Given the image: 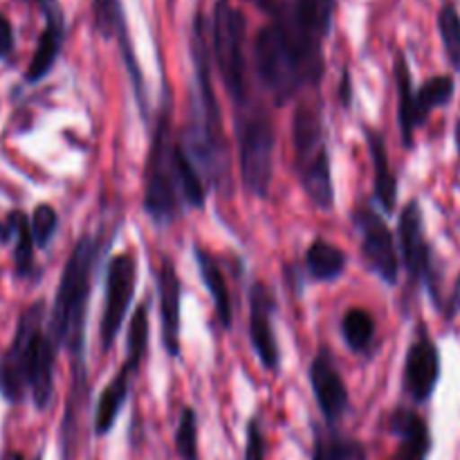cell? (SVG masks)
<instances>
[{"label": "cell", "instance_id": "18", "mask_svg": "<svg viewBox=\"0 0 460 460\" xmlns=\"http://www.w3.org/2000/svg\"><path fill=\"white\" fill-rule=\"evenodd\" d=\"M389 431L398 438L395 460H427L431 454V431L420 413L395 409L389 418Z\"/></svg>", "mask_w": 460, "mask_h": 460}, {"label": "cell", "instance_id": "14", "mask_svg": "<svg viewBox=\"0 0 460 460\" xmlns=\"http://www.w3.org/2000/svg\"><path fill=\"white\" fill-rule=\"evenodd\" d=\"M274 301L272 290L265 283L256 281L250 288V341L252 349L259 355V362L268 371H279L281 364V350H279L277 335H274Z\"/></svg>", "mask_w": 460, "mask_h": 460}, {"label": "cell", "instance_id": "27", "mask_svg": "<svg viewBox=\"0 0 460 460\" xmlns=\"http://www.w3.org/2000/svg\"><path fill=\"white\" fill-rule=\"evenodd\" d=\"M395 85H398V121H400V133H402V144L407 148L413 146V133H416V121H413V79L409 63L404 54L395 57L394 66Z\"/></svg>", "mask_w": 460, "mask_h": 460}, {"label": "cell", "instance_id": "37", "mask_svg": "<svg viewBox=\"0 0 460 460\" xmlns=\"http://www.w3.org/2000/svg\"><path fill=\"white\" fill-rule=\"evenodd\" d=\"M458 313H460V277L456 281V288H454V295H452V299H449L445 314H447V319H454Z\"/></svg>", "mask_w": 460, "mask_h": 460}, {"label": "cell", "instance_id": "35", "mask_svg": "<svg viewBox=\"0 0 460 460\" xmlns=\"http://www.w3.org/2000/svg\"><path fill=\"white\" fill-rule=\"evenodd\" d=\"M245 460H265V434L263 429H261L259 418H252V420L247 422Z\"/></svg>", "mask_w": 460, "mask_h": 460}, {"label": "cell", "instance_id": "17", "mask_svg": "<svg viewBox=\"0 0 460 460\" xmlns=\"http://www.w3.org/2000/svg\"><path fill=\"white\" fill-rule=\"evenodd\" d=\"M157 301H160L162 344L171 358H180V319H182V286L169 259L162 261L157 274Z\"/></svg>", "mask_w": 460, "mask_h": 460}, {"label": "cell", "instance_id": "19", "mask_svg": "<svg viewBox=\"0 0 460 460\" xmlns=\"http://www.w3.org/2000/svg\"><path fill=\"white\" fill-rule=\"evenodd\" d=\"M364 137H367L368 153H371L373 193H376V200L386 214H394L395 202H398V180H395L394 169H391L386 142L382 137V133L368 128V126L364 128Z\"/></svg>", "mask_w": 460, "mask_h": 460}, {"label": "cell", "instance_id": "11", "mask_svg": "<svg viewBox=\"0 0 460 460\" xmlns=\"http://www.w3.org/2000/svg\"><path fill=\"white\" fill-rule=\"evenodd\" d=\"M400 236V256H402L404 270L409 274L411 286H418L420 281L427 283L429 295L436 304L440 305L438 295V279H436L434 256H431V247L425 236V220H422V209L418 200H411L400 214L398 225Z\"/></svg>", "mask_w": 460, "mask_h": 460}, {"label": "cell", "instance_id": "13", "mask_svg": "<svg viewBox=\"0 0 460 460\" xmlns=\"http://www.w3.org/2000/svg\"><path fill=\"white\" fill-rule=\"evenodd\" d=\"M310 386L323 420L335 427L349 411V389L328 346H322L310 364Z\"/></svg>", "mask_w": 460, "mask_h": 460}, {"label": "cell", "instance_id": "8", "mask_svg": "<svg viewBox=\"0 0 460 460\" xmlns=\"http://www.w3.org/2000/svg\"><path fill=\"white\" fill-rule=\"evenodd\" d=\"M337 0H279L272 21L310 52H322ZM323 54V52H322Z\"/></svg>", "mask_w": 460, "mask_h": 460}, {"label": "cell", "instance_id": "40", "mask_svg": "<svg viewBox=\"0 0 460 460\" xmlns=\"http://www.w3.org/2000/svg\"><path fill=\"white\" fill-rule=\"evenodd\" d=\"M34 460H43V452H40V454H39V456H36Z\"/></svg>", "mask_w": 460, "mask_h": 460}, {"label": "cell", "instance_id": "2", "mask_svg": "<svg viewBox=\"0 0 460 460\" xmlns=\"http://www.w3.org/2000/svg\"><path fill=\"white\" fill-rule=\"evenodd\" d=\"M99 256H102V238L84 234L63 265L61 281L49 313V337L54 346L70 350L76 364H81L84 358L85 314H88V299L93 292Z\"/></svg>", "mask_w": 460, "mask_h": 460}, {"label": "cell", "instance_id": "7", "mask_svg": "<svg viewBox=\"0 0 460 460\" xmlns=\"http://www.w3.org/2000/svg\"><path fill=\"white\" fill-rule=\"evenodd\" d=\"M48 308L45 301H36L21 314L12 344L0 358V398L9 404H21L27 391V355L30 340L40 326H45Z\"/></svg>", "mask_w": 460, "mask_h": 460}, {"label": "cell", "instance_id": "22", "mask_svg": "<svg viewBox=\"0 0 460 460\" xmlns=\"http://www.w3.org/2000/svg\"><path fill=\"white\" fill-rule=\"evenodd\" d=\"M292 144H295L296 164L326 148L322 115L317 112V108L308 106V103L296 106L295 119H292Z\"/></svg>", "mask_w": 460, "mask_h": 460}, {"label": "cell", "instance_id": "12", "mask_svg": "<svg viewBox=\"0 0 460 460\" xmlns=\"http://www.w3.org/2000/svg\"><path fill=\"white\" fill-rule=\"evenodd\" d=\"M440 382V350L434 344L425 326L418 328L413 344L409 346L404 359L402 389L413 402H429Z\"/></svg>", "mask_w": 460, "mask_h": 460}, {"label": "cell", "instance_id": "28", "mask_svg": "<svg viewBox=\"0 0 460 460\" xmlns=\"http://www.w3.org/2000/svg\"><path fill=\"white\" fill-rule=\"evenodd\" d=\"M313 460H368V456L367 447L358 438L328 429L314 434Z\"/></svg>", "mask_w": 460, "mask_h": 460}, {"label": "cell", "instance_id": "16", "mask_svg": "<svg viewBox=\"0 0 460 460\" xmlns=\"http://www.w3.org/2000/svg\"><path fill=\"white\" fill-rule=\"evenodd\" d=\"M57 350L49 332H45V326L31 335L30 355H27V391L31 394V402L39 411H45L52 404Z\"/></svg>", "mask_w": 460, "mask_h": 460}, {"label": "cell", "instance_id": "9", "mask_svg": "<svg viewBox=\"0 0 460 460\" xmlns=\"http://www.w3.org/2000/svg\"><path fill=\"white\" fill-rule=\"evenodd\" d=\"M135 281H137V265H135L133 254H119L108 263L106 296H103V313L99 322V340H102L103 353L115 346L121 323L133 304Z\"/></svg>", "mask_w": 460, "mask_h": 460}, {"label": "cell", "instance_id": "6", "mask_svg": "<svg viewBox=\"0 0 460 460\" xmlns=\"http://www.w3.org/2000/svg\"><path fill=\"white\" fill-rule=\"evenodd\" d=\"M173 135L169 126V112H162L153 133L148 151L146 171H144V209L155 225H171L182 211L178 182L173 169Z\"/></svg>", "mask_w": 460, "mask_h": 460}, {"label": "cell", "instance_id": "39", "mask_svg": "<svg viewBox=\"0 0 460 460\" xmlns=\"http://www.w3.org/2000/svg\"><path fill=\"white\" fill-rule=\"evenodd\" d=\"M341 97H344V103H350V81H349V75H344V79H341Z\"/></svg>", "mask_w": 460, "mask_h": 460}, {"label": "cell", "instance_id": "25", "mask_svg": "<svg viewBox=\"0 0 460 460\" xmlns=\"http://www.w3.org/2000/svg\"><path fill=\"white\" fill-rule=\"evenodd\" d=\"M454 79L449 75L431 76L427 79L420 88L413 93V121H416V128L427 124L431 111L440 106H447L454 99Z\"/></svg>", "mask_w": 460, "mask_h": 460}, {"label": "cell", "instance_id": "3", "mask_svg": "<svg viewBox=\"0 0 460 460\" xmlns=\"http://www.w3.org/2000/svg\"><path fill=\"white\" fill-rule=\"evenodd\" d=\"M252 57L256 76L277 103L290 102L305 85L322 84L323 58L304 52L274 22L259 30Z\"/></svg>", "mask_w": 460, "mask_h": 460}, {"label": "cell", "instance_id": "1", "mask_svg": "<svg viewBox=\"0 0 460 460\" xmlns=\"http://www.w3.org/2000/svg\"><path fill=\"white\" fill-rule=\"evenodd\" d=\"M191 58L196 70V94L191 103V124L187 130V155L196 169L214 178L216 187H223L229 175V146L225 139L223 115L211 79V48L207 39L205 13L198 12L191 27Z\"/></svg>", "mask_w": 460, "mask_h": 460}, {"label": "cell", "instance_id": "33", "mask_svg": "<svg viewBox=\"0 0 460 460\" xmlns=\"http://www.w3.org/2000/svg\"><path fill=\"white\" fill-rule=\"evenodd\" d=\"M175 452L182 460H198V413L184 407L175 429Z\"/></svg>", "mask_w": 460, "mask_h": 460}, {"label": "cell", "instance_id": "32", "mask_svg": "<svg viewBox=\"0 0 460 460\" xmlns=\"http://www.w3.org/2000/svg\"><path fill=\"white\" fill-rule=\"evenodd\" d=\"M13 272L18 279H30L34 274V238H31L30 218L25 214L18 220L16 236H13Z\"/></svg>", "mask_w": 460, "mask_h": 460}, {"label": "cell", "instance_id": "24", "mask_svg": "<svg viewBox=\"0 0 460 460\" xmlns=\"http://www.w3.org/2000/svg\"><path fill=\"white\" fill-rule=\"evenodd\" d=\"M305 270L322 283L337 281L346 270V254L341 247L332 245L326 238H317L305 252Z\"/></svg>", "mask_w": 460, "mask_h": 460}, {"label": "cell", "instance_id": "21", "mask_svg": "<svg viewBox=\"0 0 460 460\" xmlns=\"http://www.w3.org/2000/svg\"><path fill=\"white\" fill-rule=\"evenodd\" d=\"M196 256L198 270H200V279L205 283L207 292L211 295V301L216 305V314H218V322L225 331H229L234 323V304H232V292H229L227 281H225V274L220 270V265L216 263L214 256L209 254L202 247L193 250Z\"/></svg>", "mask_w": 460, "mask_h": 460}, {"label": "cell", "instance_id": "4", "mask_svg": "<svg viewBox=\"0 0 460 460\" xmlns=\"http://www.w3.org/2000/svg\"><path fill=\"white\" fill-rule=\"evenodd\" d=\"M236 146L241 178L247 191L256 198H268L274 178V133L272 117L263 106L247 99L236 106Z\"/></svg>", "mask_w": 460, "mask_h": 460}, {"label": "cell", "instance_id": "15", "mask_svg": "<svg viewBox=\"0 0 460 460\" xmlns=\"http://www.w3.org/2000/svg\"><path fill=\"white\" fill-rule=\"evenodd\" d=\"M36 7L45 16V27L40 31L34 54H31L30 66H27V84H39L40 79H45L52 72L58 54H61L63 40H66V16H63L58 0H40Z\"/></svg>", "mask_w": 460, "mask_h": 460}, {"label": "cell", "instance_id": "23", "mask_svg": "<svg viewBox=\"0 0 460 460\" xmlns=\"http://www.w3.org/2000/svg\"><path fill=\"white\" fill-rule=\"evenodd\" d=\"M130 376L133 373L126 367H121L119 373L108 382L106 389L99 395L97 409H94V434L97 436L111 434V429L115 427L117 416H119L121 407H124L126 398H128Z\"/></svg>", "mask_w": 460, "mask_h": 460}, {"label": "cell", "instance_id": "31", "mask_svg": "<svg viewBox=\"0 0 460 460\" xmlns=\"http://www.w3.org/2000/svg\"><path fill=\"white\" fill-rule=\"evenodd\" d=\"M438 31L445 54L454 70H460V12L454 3H445L438 12Z\"/></svg>", "mask_w": 460, "mask_h": 460}, {"label": "cell", "instance_id": "36", "mask_svg": "<svg viewBox=\"0 0 460 460\" xmlns=\"http://www.w3.org/2000/svg\"><path fill=\"white\" fill-rule=\"evenodd\" d=\"M13 45H16V36H13L12 21H9L4 13H0V58H9L13 52Z\"/></svg>", "mask_w": 460, "mask_h": 460}, {"label": "cell", "instance_id": "41", "mask_svg": "<svg viewBox=\"0 0 460 460\" xmlns=\"http://www.w3.org/2000/svg\"><path fill=\"white\" fill-rule=\"evenodd\" d=\"M25 3H34L36 4V3H39V0H25Z\"/></svg>", "mask_w": 460, "mask_h": 460}, {"label": "cell", "instance_id": "34", "mask_svg": "<svg viewBox=\"0 0 460 460\" xmlns=\"http://www.w3.org/2000/svg\"><path fill=\"white\" fill-rule=\"evenodd\" d=\"M30 229H31V238H34V245L39 247V250L49 247V243L54 241L58 229V216L57 211H54V207L49 205L36 207V209L31 211Z\"/></svg>", "mask_w": 460, "mask_h": 460}, {"label": "cell", "instance_id": "20", "mask_svg": "<svg viewBox=\"0 0 460 460\" xmlns=\"http://www.w3.org/2000/svg\"><path fill=\"white\" fill-rule=\"evenodd\" d=\"M299 182L313 205L322 211H331L335 207V187H332V169L328 148H322L308 157L305 162H299Z\"/></svg>", "mask_w": 460, "mask_h": 460}, {"label": "cell", "instance_id": "5", "mask_svg": "<svg viewBox=\"0 0 460 460\" xmlns=\"http://www.w3.org/2000/svg\"><path fill=\"white\" fill-rule=\"evenodd\" d=\"M211 52H214L216 67L223 79L225 90L234 99L236 106L250 99V84H247V54H245V13L234 7L229 0H216L211 13Z\"/></svg>", "mask_w": 460, "mask_h": 460}, {"label": "cell", "instance_id": "10", "mask_svg": "<svg viewBox=\"0 0 460 460\" xmlns=\"http://www.w3.org/2000/svg\"><path fill=\"white\" fill-rule=\"evenodd\" d=\"M353 225L362 238V256L368 270L386 286H395L400 277V256L386 220L371 205H359L353 209Z\"/></svg>", "mask_w": 460, "mask_h": 460}, {"label": "cell", "instance_id": "30", "mask_svg": "<svg viewBox=\"0 0 460 460\" xmlns=\"http://www.w3.org/2000/svg\"><path fill=\"white\" fill-rule=\"evenodd\" d=\"M148 350V301L139 304L135 310L133 319H130L128 335H126V364L130 373L137 371L142 367L144 358Z\"/></svg>", "mask_w": 460, "mask_h": 460}, {"label": "cell", "instance_id": "29", "mask_svg": "<svg viewBox=\"0 0 460 460\" xmlns=\"http://www.w3.org/2000/svg\"><path fill=\"white\" fill-rule=\"evenodd\" d=\"M341 337H344L346 346L353 353L367 355L373 349V340H376V319L368 310L364 308H350L349 313L341 317Z\"/></svg>", "mask_w": 460, "mask_h": 460}, {"label": "cell", "instance_id": "38", "mask_svg": "<svg viewBox=\"0 0 460 460\" xmlns=\"http://www.w3.org/2000/svg\"><path fill=\"white\" fill-rule=\"evenodd\" d=\"M250 3H254L256 7L263 9V12H268L270 16H272L274 9H277V3H279V0H250Z\"/></svg>", "mask_w": 460, "mask_h": 460}, {"label": "cell", "instance_id": "26", "mask_svg": "<svg viewBox=\"0 0 460 460\" xmlns=\"http://www.w3.org/2000/svg\"><path fill=\"white\" fill-rule=\"evenodd\" d=\"M173 169H175V182H178L180 198H182L184 205L196 207L202 209L207 200L205 182H202L200 173H198L196 164L191 162V157L187 155L184 146L180 142H173Z\"/></svg>", "mask_w": 460, "mask_h": 460}]
</instances>
